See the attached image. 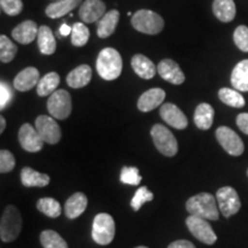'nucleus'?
<instances>
[{
	"mask_svg": "<svg viewBox=\"0 0 248 248\" xmlns=\"http://www.w3.org/2000/svg\"><path fill=\"white\" fill-rule=\"evenodd\" d=\"M186 210L190 215L201 217L207 221H217L219 217L216 198L210 193H199L186 202Z\"/></svg>",
	"mask_w": 248,
	"mask_h": 248,
	"instance_id": "nucleus-1",
	"label": "nucleus"
},
{
	"mask_svg": "<svg viewBox=\"0 0 248 248\" xmlns=\"http://www.w3.org/2000/svg\"><path fill=\"white\" fill-rule=\"evenodd\" d=\"M95 67L101 78L114 80L122 73V58L115 48L106 47L99 53Z\"/></svg>",
	"mask_w": 248,
	"mask_h": 248,
	"instance_id": "nucleus-2",
	"label": "nucleus"
},
{
	"mask_svg": "<svg viewBox=\"0 0 248 248\" xmlns=\"http://www.w3.org/2000/svg\"><path fill=\"white\" fill-rule=\"evenodd\" d=\"M131 24L139 32L157 35L164 27L163 18L150 9H139L131 17Z\"/></svg>",
	"mask_w": 248,
	"mask_h": 248,
	"instance_id": "nucleus-3",
	"label": "nucleus"
},
{
	"mask_svg": "<svg viewBox=\"0 0 248 248\" xmlns=\"http://www.w3.org/2000/svg\"><path fill=\"white\" fill-rule=\"evenodd\" d=\"M22 229V217L15 206H8L5 209L0 222V237L4 243H11L20 234Z\"/></svg>",
	"mask_w": 248,
	"mask_h": 248,
	"instance_id": "nucleus-4",
	"label": "nucleus"
},
{
	"mask_svg": "<svg viewBox=\"0 0 248 248\" xmlns=\"http://www.w3.org/2000/svg\"><path fill=\"white\" fill-rule=\"evenodd\" d=\"M115 237V222L109 214L100 213L94 217L92 225V238L95 243L106 246Z\"/></svg>",
	"mask_w": 248,
	"mask_h": 248,
	"instance_id": "nucleus-5",
	"label": "nucleus"
},
{
	"mask_svg": "<svg viewBox=\"0 0 248 248\" xmlns=\"http://www.w3.org/2000/svg\"><path fill=\"white\" fill-rule=\"evenodd\" d=\"M151 136L155 147L161 154L171 157L177 153L178 142L176 140L175 136L162 124H155L151 130Z\"/></svg>",
	"mask_w": 248,
	"mask_h": 248,
	"instance_id": "nucleus-6",
	"label": "nucleus"
},
{
	"mask_svg": "<svg viewBox=\"0 0 248 248\" xmlns=\"http://www.w3.org/2000/svg\"><path fill=\"white\" fill-rule=\"evenodd\" d=\"M47 110L52 117L58 120H66L71 113V97L66 90H57L49 95Z\"/></svg>",
	"mask_w": 248,
	"mask_h": 248,
	"instance_id": "nucleus-7",
	"label": "nucleus"
},
{
	"mask_svg": "<svg viewBox=\"0 0 248 248\" xmlns=\"http://www.w3.org/2000/svg\"><path fill=\"white\" fill-rule=\"evenodd\" d=\"M216 200L223 216L231 217L240 210L241 201L237 191L231 186L221 187L216 193Z\"/></svg>",
	"mask_w": 248,
	"mask_h": 248,
	"instance_id": "nucleus-8",
	"label": "nucleus"
},
{
	"mask_svg": "<svg viewBox=\"0 0 248 248\" xmlns=\"http://www.w3.org/2000/svg\"><path fill=\"white\" fill-rule=\"evenodd\" d=\"M216 139L226 153L232 156H239L244 153L245 146L239 136L228 126H219L216 130Z\"/></svg>",
	"mask_w": 248,
	"mask_h": 248,
	"instance_id": "nucleus-9",
	"label": "nucleus"
},
{
	"mask_svg": "<svg viewBox=\"0 0 248 248\" xmlns=\"http://www.w3.org/2000/svg\"><path fill=\"white\" fill-rule=\"evenodd\" d=\"M186 226L192 234L200 240L201 243L206 245H213L216 243L217 235L214 232L213 228L207 222V219L201 218V217L190 215L186 218Z\"/></svg>",
	"mask_w": 248,
	"mask_h": 248,
	"instance_id": "nucleus-10",
	"label": "nucleus"
},
{
	"mask_svg": "<svg viewBox=\"0 0 248 248\" xmlns=\"http://www.w3.org/2000/svg\"><path fill=\"white\" fill-rule=\"evenodd\" d=\"M35 128L43 140L47 144H57L61 139V129L52 116L40 115L36 119Z\"/></svg>",
	"mask_w": 248,
	"mask_h": 248,
	"instance_id": "nucleus-11",
	"label": "nucleus"
},
{
	"mask_svg": "<svg viewBox=\"0 0 248 248\" xmlns=\"http://www.w3.org/2000/svg\"><path fill=\"white\" fill-rule=\"evenodd\" d=\"M18 140H20L23 150L31 152V153L39 152L44 145V140L40 137L37 129L33 128L29 123L23 124L21 126L20 131H18Z\"/></svg>",
	"mask_w": 248,
	"mask_h": 248,
	"instance_id": "nucleus-12",
	"label": "nucleus"
},
{
	"mask_svg": "<svg viewBox=\"0 0 248 248\" xmlns=\"http://www.w3.org/2000/svg\"><path fill=\"white\" fill-rule=\"evenodd\" d=\"M160 116L168 125L178 130L185 129L188 124L185 114L176 105L170 104V102L161 106Z\"/></svg>",
	"mask_w": 248,
	"mask_h": 248,
	"instance_id": "nucleus-13",
	"label": "nucleus"
},
{
	"mask_svg": "<svg viewBox=\"0 0 248 248\" xmlns=\"http://www.w3.org/2000/svg\"><path fill=\"white\" fill-rule=\"evenodd\" d=\"M157 73L166 82L175 85H181L185 82V75L181 68L173 60L164 59L157 64Z\"/></svg>",
	"mask_w": 248,
	"mask_h": 248,
	"instance_id": "nucleus-14",
	"label": "nucleus"
},
{
	"mask_svg": "<svg viewBox=\"0 0 248 248\" xmlns=\"http://www.w3.org/2000/svg\"><path fill=\"white\" fill-rule=\"evenodd\" d=\"M106 5L102 0H85L78 11L79 17L84 23L97 22L105 15Z\"/></svg>",
	"mask_w": 248,
	"mask_h": 248,
	"instance_id": "nucleus-15",
	"label": "nucleus"
},
{
	"mask_svg": "<svg viewBox=\"0 0 248 248\" xmlns=\"http://www.w3.org/2000/svg\"><path fill=\"white\" fill-rule=\"evenodd\" d=\"M164 98H166V92L162 89H151L142 93L140 97H139L137 107L140 111L147 113V111H151L161 106Z\"/></svg>",
	"mask_w": 248,
	"mask_h": 248,
	"instance_id": "nucleus-16",
	"label": "nucleus"
},
{
	"mask_svg": "<svg viewBox=\"0 0 248 248\" xmlns=\"http://www.w3.org/2000/svg\"><path fill=\"white\" fill-rule=\"evenodd\" d=\"M38 31L39 28L37 27L36 22L27 20L14 28L13 31H12V36L20 44L28 45L32 43L36 37H38Z\"/></svg>",
	"mask_w": 248,
	"mask_h": 248,
	"instance_id": "nucleus-17",
	"label": "nucleus"
},
{
	"mask_svg": "<svg viewBox=\"0 0 248 248\" xmlns=\"http://www.w3.org/2000/svg\"><path fill=\"white\" fill-rule=\"evenodd\" d=\"M39 71L35 67H28L17 74L14 78V89L21 92H27L38 85Z\"/></svg>",
	"mask_w": 248,
	"mask_h": 248,
	"instance_id": "nucleus-18",
	"label": "nucleus"
},
{
	"mask_svg": "<svg viewBox=\"0 0 248 248\" xmlns=\"http://www.w3.org/2000/svg\"><path fill=\"white\" fill-rule=\"evenodd\" d=\"M88 207V198L82 192L74 193L64 203V214L69 219H75L85 212Z\"/></svg>",
	"mask_w": 248,
	"mask_h": 248,
	"instance_id": "nucleus-19",
	"label": "nucleus"
},
{
	"mask_svg": "<svg viewBox=\"0 0 248 248\" xmlns=\"http://www.w3.org/2000/svg\"><path fill=\"white\" fill-rule=\"evenodd\" d=\"M92 78V70L88 64H80L67 76V84L73 89L84 88Z\"/></svg>",
	"mask_w": 248,
	"mask_h": 248,
	"instance_id": "nucleus-20",
	"label": "nucleus"
},
{
	"mask_svg": "<svg viewBox=\"0 0 248 248\" xmlns=\"http://www.w3.org/2000/svg\"><path fill=\"white\" fill-rule=\"evenodd\" d=\"M131 66L139 77L144 79L153 78L157 71V67L152 62L150 59L142 54L133 55L131 60Z\"/></svg>",
	"mask_w": 248,
	"mask_h": 248,
	"instance_id": "nucleus-21",
	"label": "nucleus"
},
{
	"mask_svg": "<svg viewBox=\"0 0 248 248\" xmlns=\"http://www.w3.org/2000/svg\"><path fill=\"white\" fill-rule=\"evenodd\" d=\"M120 20V13L116 9H111L98 21L97 33L100 38H108L115 31Z\"/></svg>",
	"mask_w": 248,
	"mask_h": 248,
	"instance_id": "nucleus-22",
	"label": "nucleus"
},
{
	"mask_svg": "<svg viewBox=\"0 0 248 248\" xmlns=\"http://www.w3.org/2000/svg\"><path fill=\"white\" fill-rule=\"evenodd\" d=\"M82 0H57L51 2L45 9V13L51 18H59L69 14L71 11L78 7Z\"/></svg>",
	"mask_w": 248,
	"mask_h": 248,
	"instance_id": "nucleus-23",
	"label": "nucleus"
},
{
	"mask_svg": "<svg viewBox=\"0 0 248 248\" xmlns=\"http://www.w3.org/2000/svg\"><path fill=\"white\" fill-rule=\"evenodd\" d=\"M213 12L221 22L225 23L231 22L237 14L233 0H214Z\"/></svg>",
	"mask_w": 248,
	"mask_h": 248,
	"instance_id": "nucleus-24",
	"label": "nucleus"
},
{
	"mask_svg": "<svg viewBox=\"0 0 248 248\" xmlns=\"http://www.w3.org/2000/svg\"><path fill=\"white\" fill-rule=\"evenodd\" d=\"M21 182L27 187H44L51 182L48 175L36 171L32 168L26 167L21 171Z\"/></svg>",
	"mask_w": 248,
	"mask_h": 248,
	"instance_id": "nucleus-25",
	"label": "nucleus"
},
{
	"mask_svg": "<svg viewBox=\"0 0 248 248\" xmlns=\"http://www.w3.org/2000/svg\"><path fill=\"white\" fill-rule=\"evenodd\" d=\"M231 84L237 91L248 92V59L240 61L231 74Z\"/></svg>",
	"mask_w": 248,
	"mask_h": 248,
	"instance_id": "nucleus-26",
	"label": "nucleus"
},
{
	"mask_svg": "<svg viewBox=\"0 0 248 248\" xmlns=\"http://www.w3.org/2000/svg\"><path fill=\"white\" fill-rule=\"evenodd\" d=\"M215 111L214 108L207 102H202L194 111V123L201 130H208L212 128Z\"/></svg>",
	"mask_w": 248,
	"mask_h": 248,
	"instance_id": "nucleus-27",
	"label": "nucleus"
},
{
	"mask_svg": "<svg viewBox=\"0 0 248 248\" xmlns=\"http://www.w3.org/2000/svg\"><path fill=\"white\" fill-rule=\"evenodd\" d=\"M37 40H38V47L42 54L51 55L57 49V42H55L54 35L47 26L39 27Z\"/></svg>",
	"mask_w": 248,
	"mask_h": 248,
	"instance_id": "nucleus-28",
	"label": "nucleus"
},
{
	"mask_svg": "<svg viewBox=\"0 0 248 248\" xmlns=\"http://www.w3.org/2000/svg\"><path fill=\"white\" fill-rule=\"evenodd\" d=\"M59 84H60V76L58 75V73L51 71L39 80L38 85H37V93L39 97L51 95L52 93L57 91Z\"/></svg>",
	"mask_w": 248,
	"mask_h": 248,
	"instance_id": "nucleus-29",
	"label": "nucleus"
},
{
	"mask_svg": "<svg viewBox=\"0 0 248 248\" xmlns=\"http://www.w3.org/2000/svg\"><path fill=\"white\" fill-rule=\"evenodd\" d=\"M218 98L222 102L230 107L234 108H243L246 105V101L240 92H238L234 89L223 88L218 91Z\"/></svg>",
	"mask_w": 248,
	"mask_h": 248,
	"instance_id": "nucleus-30",
	"label": "nucleus"
},
{
	"mask_svg": "<svg viewBox=\"0 0 248 248\" xmlns=\"http://www.w3.org/2000/svg\"><path fill=\"white\" fill-rule=\"evenodd\" d=\"M37 208L44 215L57 218L61 215V204L53 198H42L37 202Z\"/></svg>",
	"mask_w": 248,
	"mask_h": 248,
	"instance_id": "nucleus-31",
	"label": "nucleus"
},
{
	"mask_svg": "<svg viewBox=\"0 0 248 248\" xmlns=\"http://www.w3.org/2000/svg\"><path fill=\"white\" fill-rule=\"evenodd\" d=\"M40 243L44 248H68L63 238L53 230L43 231L40 234Z\"/></svg>",
	"mask_w": 248,
	"mask_h": 248,
	"instance_id": "nucleus-32",
	"label": "nucleus"
},
{
	"mask_svg": "<svg viewBox=\"0 0 248 248\" xmlns=\"http://www.w3.org/2000/svg\"><path fill=\"white\" fill-rule=\"evenodd\" d=\"M90 39L89 28L84 23L77 22L73 26L71 29V44L77 47H82L88 44Z\"/></svg>",
	"mask_w": 248,
	"mask_h": 248,
	"instance_id": "nucleus-33",
	"label": "nucleus"
},
{
	"mask_svg": "<svg viewBox=\"0 0 248 248\" xmlns=\"http://www.w3.org/2000/svg\"><path fill=\"white\" fill-rule=\"evenodd\" d=\"M17 52L16 45L7 36H0V60L2 63H8L15 58Z\"/></svg>",
	"mask_w": 248,
	"mask_h": 248,
	"instance_id": "nucleus-34",
	"label": "nucleus"
},
{
	"mask_svg": "<svg viewBox=\"0 0 248 248\" xmlns=\"http://www.w3.org/2000/svg\"><path fill=\"white\" fill-rule=\"evenodd\" d=\"M153 198H154L153 193L148 190L146 186H141V187H139L138 190L136 191L135 195H133L131 200V207L133 208V210L138 212L142 204L145 202H148V201H152L153 200Z\"/></svg>",
	"mask_w": 248,
	"mask_h": 248,
	"instance_id": "nucleus-35",
	"label": "nucleus"
},
{
	"mask_svg": "<svg viewBox=\"0 0 248 248\" xmlns=\"http://www.w3.org/2000/svg\"><path fill=\"white\" fill-rule=\"evenodd\" d=\"M121 182L128 185H138L141 182V176L136 167H124L121 170Z\"/></svg>",
	"mask_w": 248,
	"mask_h": 248,
	"instance_id": "nucleus-36",
	"label": "nucleus"
},
{
	"mask_svg": "<svg viewBox=\"0 0 248 248\" xmlns=\"http://www.w3.org/2000/svg\"><path fill=\"white\" fill-rule=\"evenodd\" d=\"M235 46L243 52H248V27L239 26L233 32Z\"/></svg>",
	"mask_w": 248,
	"mask_h": 248,
	"instance_id": "nucleus-37",
	"label": "nucleus"
},
{
	"mask_svg": "<svg viewBox=\"0 0 248 248\" xmlns=\"http://www.w3.org/2000/svg\"><path fill=\"white\" fill-rule=\"evenodd\" d=\"M1 9L9 16H16L22 12V0H0Z\"/></svg>",
	"mask_w": 248,
	"mask_h": 248,
	"instance_id": "nucleus-38",
	"label": "nucleus"
},
{
	"mask_svg": "<svg viewBox=\"0 0 248 248\" xmlns=\"http://www.w3.org/2000/svg\"><path fill=\"white\" fill-rule=\"evenodd\" d=\"M15 167L14 155L7 150H1L0 152V172H11Z\"/></svg>",
	"mask_w": 248,
	"mask_h": 248,
	"instance_id": "nucleus-39",
	"label": "nucleus"
},
{
	"mask_svg": "<svg viewBox=\"0 0 248 248\" xmlns=\"http://www.w3.org/2000/svg\"><path fill=\"white\" fill-rule=\"evenodd\" d=\"M13 97V90H12L11 86L5 82L0 83V108L5 109L11 104Z\"/></svg>",
	"mask_w": 248,
	"mask_h": 248,
	"instance_id": "nucleus-40",
	"label": "nucleus"
},
{
	"mask_svg": "<svg viewBox=\"0 0 248 248\" xmlns=\"http://www.w3.org/2000/svg\"><path fill=\"white\" fill-rule=\"evenodd\" d=\"M237 125L245 135H248V113H241L237 116Z\"/></svg>",
	"mask_w": 248,
	"mask_h": 248,
	"instance_id": "nucleus-41",
	"label": "nucleus"
},
{
	"mask_svg": "<svg viewBox=\"0 0 248 248\" xmlns=\"http://www.w3.org/2000/svg\"><path fill=\"white\" fill-rule=\"evenodd\" d=\"M168 248H195V246L188 240H176L170 244Z\"/></svg>",
	"mask_w": 248,
	"mask_h": 248,
	"instance_id": "nucleus-42",
	"label": "nucleus"
},
{
	"mask_svg": "<svg viewBox=\"0 0 248 248\" xmlns=\"http://www.w3.org/2000/svg\"><path fill=\"white\" fill-rule=\"evenodd\" d=\"M71 29H73V28H70L69 26H67V24L64 23V24H62V26H61L60 30H59V32H60L62 36H68L69 33H71Z\"/></svg>",
	"mask_w": 248,
	"mask_h": 248,
	"instance_id": "nucleus-43",
	"label": "nucleus"
},
{
	"mask_svg": "<svg viewBox=\"0 0 248 248\" xmlns=\"http://www.w3.org/2000/svg\"><path fill=\"white\" fill-rule=\"evenodd\" d=\"M5 128H6V121H5V119L4 117H0V132H4V130H5Z\"/></svg>",
	"mask_w": 248,
	"mask_h": 248,
	"instance_id": "nucleus-44",
	"label": "nucleus"
},
{
	"mask_svg": "<svg viewBox=\"0 0 248 248\" xmlns=\"http://www.w3.org/2000/svg\"><path fill=\"white\" fill-rule=\"evenodd\" d=\"M136 248H148V247H146V246H138V247H136Z\"/></svg>",
	"mask_w": 248,
	"mask_h": 248,
	"instance_id": "nucleus-45",
	"label": "nucleus"
},
{
	"mask_svg": "<svg viewBox=\"0 0 248 248\" xmlns=\"http://www.w3.org/2000/svg\"><path fill=\"white\" fill-rule=\"evenodd\" d=\"M247 176H248V170H247Z\"/></svg>",
	"mask_w": 248,
	"mask_h": 248,
	"instance_id": "nucleus-46",
	"label": "nucleus"
}]
</instances>
